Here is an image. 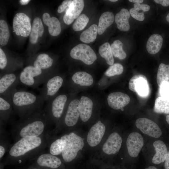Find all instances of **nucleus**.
I'll return each mask as SVG.
<instances>
[{
	"mask_svg": "<svg viewBox=\"0 0 169 169\" xmlns=\"http://www.w3.org/2000/svg\"><path fill=\"white\" fill-rule=\"evenodd\" d=\"M66 132L60 136L64 143L61 155L65 162H69L76 157L79 152L84 147V142L83 138L74 132Z\"/></svg>",
	"mask_w": 169,
	"mask_h": 169,
	"instance_id": "obj_6",
	"label": "nucleus"
},
{
	"mask_svg": "<svg viewBox=\"0 0 169 169\" xmlns=\"http://www.w3.org/2000/svg\"><path fill=\"white\" fill-rule=\"evenodd\" d=\"M0 125V159L1 160L7 153L11 145L8 135L4 128Z\"/></svg>",
	"mask_w": 169,
	"mask_h": 169,
	"instance_id": "obj_31",
	"label": "nucleus"
},
{
	"mask_svg": "<svg viewBox=\"0 0 169 169\" xmlns=\"http://www.w3.org/2000/svg\"><path fill=\"white\" fill-rule=\"evenodd\" d=\"M99 51L100 55L105 59L107 64L111 65L114 64V60L109 43L106 42L102 44L100 47Z\"/></svg>",
	"mask_w": 169,
	"mask_h": 169,
	"instance_id": "obj_33",
	"label": "nucleus"
},
{
	"mask_svg": "<svg viewBox=\"0 0 169 169\" xmlns=\"http://www.w3.org/2000/svg\"><path fill=\"white\" fill-rule=\"evenodd\" d=\"M134 8L138 11L141 10L143 12L148 11L150 9V6L146 4L135 3L134 4Z\"/></svg>",
	"mask_w": 169,
	"mask_h": 169,
	"instance_id": "obj_42",
	"label": "nucleus"
},
{
	"mask_svg": "<svg viewBox=\"0 0 169 169\" xmlns=\"http://www.w3.org/2000/svg\"><path fill=\"white\" fill-rule=\"evenodd\" d=\"M65 82L64 76L54 74L49 78L39 89V95L45 102L59 92Z\"/></svg>",
	"mask_w": 169,
	"mask_h": 169,
	"instance_id": "obj_7",
	"label": "nucleus"
},
{
	"mask_svg": "<svg viewBox=\"0 0 169 169\" xmlns=\"http://www.w3.org/2000/svg\"><path fill=\"white\" fill-rule=\"evenodd\" d=\"M72 0H65L60 5L58 8L57 12L60 13L64 12L67 8L69 5L72 2Z\"/></svg>",
	"mask_w": 169,
	"mask_h": 169,
	"instance_id": "obj_43",
	"label": "nucleus"
},
{
	"mask_svg": "<svg viewBox=\"0 0 169 169\" xmlns=\"http://www.w3.org/2000/svg\"><path fill=\"white\" fill-rule=\"evenodd\" d=\"M36 161L38 166L51 169H57L62 163L61 159L57 156L44 151L37 156Z\"/></svg>",
	"mask_w": 169,
	"mask_h": 169,
	"instance_id": "obj_17",
	"label": "nucleus"
},
{
	"mask_svg": "<svg viewBox=\"0 0 169 169\" xmlns=\"http://www.w3.org/2000/svg\"><path fill=\"white\" fill-rule=\"evenodd\" d=\"M154 111L158 113L169 114V98L158 97L155 101Z\"/></svg>",
	"mask_w": 169,
	"mask_h": 169,
	"instance_id": "obj_32",
	"label": "nucleus"
},
{
	"mask_svg": "<svg viewBox=\"0 0 169 169\" xmlns=\"http://www.w3.org/2000/svg\"><path fill=\"white\" fill-rule=\"evenodd\" d=\"M145 169H157L156 167L153 166H150L146 167Z\"/></svg>",
	"mask_w": 169,
	"mask_h": 169,
	"instance_id": "obj_49",
	"label": "nucleus"
},
{
	"mask_svg": "<svg viewBox=\"0 0 169 169\" xmlns=\"http://www.w3.org/2000/svg\"><path fill=\"white\" fill-rule=\"evenodd\" d=\"M123 44L119 40H116L110 45L113 55L120 59H125L126 54L122 48Z\"/></svg>",
	"mask_w": 169,
	"mask_h": 169,
	"instance_id": "obj_35",
	"label": "nucleus"
},
{
	"mask_svg": "<svg viewBox=\"0 0 169 169\" xmlns=\"http://www.w3.org/2000/svg\"><path fill=\"white\" fill-rule=\"evenodd\" d=\"M129 1L132 3H142L143 1V0H129Z\"/></svg>",
	"mask_w": 169,
	"mask_h": 169,
	"instance_id": "obj_47",
	"label": "nucleus"
},
{
	"mask_svg": "<svg viewBox=\"0 0 169 169\" xmlns=\"http://www.w3.org/2000/svg\"><path fill=\"white\" fill-rule=\"evenodd\" d=\"M153 145L156 152L152 159V163L155 164H158L164 162L168 152L166 145L161 140L155 141Z\"/></svg>",
	"mask_w": 169,
	"mask_h": 169,
	"instance_id": "obj_24",
	"label": "nucleus"
},
{
	"mask_svg": "<svg viewBox=\"0 0 169 169\" xmlns=\"http://www.w3.org/2000/svg\"><path fill=\"white\" fill-rule=\"evenodd\" d=\"M122 140L120 135L116 132L111 133L102 147V151L108 155L115 154L120 151Z\"/></svg>",
	"mask_w": 169,
	"mask_h": 169,
	"instance_id": "obj_16",
	"label": "nucleus"
},
{
	"mask_svg": "<svg viewBox=\"0 0 169 169\" xmlns=\"http://www.w3.org/2000/svg\"><path fill=\"white\" fill-rule=\"evenodd\" d=\"M109 1H110V2H116L117 1H118V0H109Z\"/></svg>",
	"mask_w": 169,
	"mask_h": 169,
	"instance_id": "obj_51",
	"label": "nucleus"
},
{
	"mask_svg": "<svg viewBox=\"0 0 169 169\" xmlns=\"http://www.w3.org/2000/svg\"><path fill=\"white\" fill-rule=\"evenodd\" d=\"M130 100V97L127 95L120 92L111 93L107 98L109 106L115 110H123V108L129 104Z\"/></svg>",
	"mask_w": 169,
	"mask_h": 169,
	"instance_id": "obj_19",
	"label": "nucleus"
},
{
	"mask_svg": "<svg viewBox=\"0 0 169 169\" xmlns=\"http://www.w3.org/2000/svg\"><path fill=\"white\" fill-rule=\"evenodd\" d=\"M114 16L111 12L103 13L100 17L98 26V33L100 35L103 34L106 29L113 22Z\"/></svg>",
	"mask_w": 169,
	"mask_h": 169,
	"instance_id": "obj_29",
	"label": "nucleus"
},
{
	"mask_svg": "<svg viewBox=\"0 0 169 169\" xmlns=\"http://www.w3.org/2000/svg\"><path fill=\"white\" fill-rule=\"evenodd\" d=\"M130 17L129 12L126 9L122 8L115 17V21L117 27L122 31H127L130 28L129 19Z\"/></svg>",
	"mask_w": 169,
	"mask_h": 169,
	"instance_id": "obj_25",
	"label": "nucleus"
},
{
	"mask_svg": "<svg viewBox=\"0 0 169 169\" xmlns=\"http://www.w3.org/2000/svg\"><path fill=\"white\" fill-rule=\"evenodd\" d=\"M166 120L167 122L169 124V115L166 116Z\"/></svg>",
	"mask_w": 169,
	"mask_h": 169,
	"instance_id": "obj_50",
	"label": "nucleus"
},
{
	"mask_svg": "<svg viewBox=\"0 0 169 169\" xmlns=\"http://www.w3.org/2000/svg\"><path fill=\"white\" fill-rule=\"evenodd\" d=\"M31 28L30 19L28 16L22 13L15 15L13 19V28L17 35L27 37L30 34Z\"/></svg>",
	"mask_w": 169,
	"mask_h": 169,
	"instance_id": "obj_10",
	"label": "nucleus"
},
{
	"mask_svg": "<svg viewBox=\"0 0 169 169\" xmlns=\"http://www.w3.org/2000/svg\"><path fill=\"white\" fill-rule=\"evenodd\" d=\"M54 63V59L49 54L43 53L38 55L33 61V66L36 68L52 74H54L49 70Z\"/></svg>",
	"mask_w": 169,
	"mask_h": 169,
	"instance_id": "obj_21",
	"label": "nucleus"
},
{
	"mask_svg": "<svg viewBox=\"0 0 169 169\" xmlns=\"http://www.w3.org/2000/svg\"><path fill=\"white\" fill-rule=\"evenodd\" d=\"M19 84V74L12 72L0 75V96L10 98L11 91Z\"/></svg>",
	"mask_w": 169,
	"mask_h": 169,
	"instance_id": "obj_9",
	"label": "nucleus"
},
{
	"mask_svg": "<svg viewBox=\"0 0 169 169\" xmlns=\"http://www.w3.org/2000/svg\"><path fill=\"white\" fill-rule=\"evenodd\" d=\"M11 136L15 141L24 137H35L46 135L51 130V125L43 109L19 118L12 124Z\"/></svg>",
	"mask_w": 169,
	"mask_h": 169,
	"instance_id": "obj_1",
	"label": "nucleus"
},
{
	"mask_svg": "<svg viewBox=\"0 0 169 169\" xmlns=\"http://www.w3.org/2000/svg\"><path fill=\"white\" fill-rule=\"evenodd\" d=\"M10 37L8 26L3 20H0V44L3 46L7 45Z\"/></svg>",
	"mask_w": 169,
	"mask_h": 169,
	"instance_id": "obj_36",
	"label": "nucleus"
},
{
	"mask_svg": "<svg viewBox=\"0 0 169 169\" xmlns=\"http://www.w3.org/2000/svg\"><path fill=\"white\" fill-rule=\"evenodd\" d=\"M44 30L41 20L38 17L35 18L33 21L31 31L29 36L30 42L35 44L37 41L38 37L43 35Z\"/></svg>",
	"mask_w": 169,
	"mask_h": 169,
	"instance_id": "obj_28",
	"label": "nucleus"
},
{
	"mask_svg": "<svg viewBox=\"0 0 169 169\" xmlns=\"http://www.w3.org/2000/svg\"><path fill=\"white\" fill-rule=\"evenodd\" d=\"M80 102V118L83 122H86L91 116L93 102L90 98L84 95L81 97Z\"/></svg>",
	"mask_w": 169,
	"mask_h": 169,
	"instance_id": "obj_20",
	"label": "nucleus"
},
{
	"mask_svg": "<svg viewBox=\"0 0 169 169\" xmlns=\"http://www.w3.org/2000/svg\"><path fill=\"white\" fill-rule=\"evenodd\" d=\"M10 98L16 115L19 118L43 109L45 101L39 95L24 89H13Z\"/></svg>",
	"mask_w": 169,
	"mask_h": 169,
	"instance_id": "obj_3",
	"label": "nucleus"
},
{
	"mask_svg": "<svg viewBox=\"0 0 169 169\" xmlns=\"http://www.w3.org/2000/svg\"><path fill=\"white\" fill-rule=\"evenodd\" d=\"M42 18L44 24L48 27L49 32L51 35L55 36L60 33L61 27L57 18L54 17H51L49 14L45 13L43 15Z\"/></svg>",
	"mask_w": 169,
	"mask_h": 169,
	"instance_id": "obj_22",
	"label": "nucleus"
},
{
	"mask_svg": "<svg viewBox=\"0 0 169 169\" xmlns=\"http://www.w3.org/2000/svg\"><path fill=\"white\" fill-rule=\"evenodd\" d=\"M163 41L162 37L159 34L151 35L148 39L146 45L148 52L152 54L158 53L162 47Z\"/></svg>",
	"mask_w": 169,
	"mask_h": 169,
	"instance_id": "obj_26",
	"label": "nucleus"
},
{
	"mask_svg": "<svg viewBox=\"0 0 169 169\" xmlns=\"http://www.w3.org/2000/svg\"><path fill=\"white\" fill-rule=\"evenodd\" d=\"M7 58L6 55L1 49H0V69L3 72L0 74H2L4 71L7 65Z\"/></svg>",
	"mask_w": 169,
	"mask_h": 169,
	"instance_id": "obj_41",
	"label": "nucleus"
},
{
	"mask_svg": "<svg viewBox=\"0 0 169 169\" xmlns=\"http://www.w3.org/2000/svg\"><path fill=\"white\" fill-rule=\"evenodd\" d=\"M126 144L129 155L132 157H136L144 145L142 136L136 132L131 133L127 137Z\"/></svg>",
	"mask_w": 169,
	"mask_h": 169,
	"instance_id": "obj_15",
	"label": "nucleus"
},
{
	"mask_svg": "<svg viewBox=\"0 0 169 169\" xmlns=\"http://www.w3.org/2000/svg\"><path fill=\"white\" fill-rule=\"evenodd\" d=\"M54 74L45 72L32 65L24 67L19 74L20 84L33 89L37 88Z\"/></svg>",
	"mask_w": 169,
	"mask_h": 169,
	"instance_id": "obj_5",
	"label": "nucleus"
},
{
	"mask_svg": "<svg viewBox=\"0 0 169 169\" xmlns=\"http://www.w3.org/2000/svg\"><path fill=\"white\" fill-rule=\"evenodd\" d=\"M30 1V0H20L19 1V3L22 5H26Z\"/></svg>",
	"mask_w": 169,
	"mask_h": 169,
	"instance_id": "obj_46",
	"label": "nucleus"
},
{
	"mask_svg": "<svg viewBox=\"0 0 169 169\" xmlns=\"http://www.w3.org/2000/svg\"><path fill=\"white\" fill-rule=\"evenodd\" d=\"M84 6L83 0H74L67 8L63 17V20L65 24L69 25L75 19H76L83 10Z\"/></svg>",
	"mask_w": 169,
	"mask_h": 169,
	"instance_id": "obj_18",
	"label": "nucleus"
},
{
	"mask_svg": "<svg viewBox=\"0 0 169 169\" xmlns=\"http://www.w3.org/2000/svg\"><path fill=\"white\" fill-rule=\"evenodd\" d=\"M73 59L80 60L87 65L93 64L97 59V56L93 49L88 45L81 44L74 47L70 53Z\"/></svg>",
	"mask_w": 169,
	"mask_h": 169,
	"instance_id": "obj_8",
	"label": "nucleus"
},
{
	"mask_svg": "<svg viewBox=\"0 0 169 169\" xmlns=\"http://www.w3.org/2000/svg\"><path fill=\"white\" fill-rule=\"evenodd\" d=\"M129 12L131 16L137 20L142 21L145 18V16L143 12H139L138 11L134 8L130 9Z\"/></svg>",
	"mask_w": 169,
	"mask_h": 169,
	"instance_id": "obj_40",
	"label": "nucleus"
},
{
	"mask_svg": "<svg viewBox=\"0 0 169 169\" xmlns=\"http://www.w3.org/2000/svg\"><path fill=\"white\" fill-rule=\"evenodd\" d=\"M164 166L165 169H169V151L167 152L165 160Z\"/></svg>",
	"mask_w": 169,
	"mask_h": 169,
	"instance_id": "obj_45",
	"label": "nucleus"
},
{
	"mask_svg": "<svg viewBox=\"0 0 169 169\" xmlns=\"http://www.w3.org/2000/svg\"><path fill=\"white\" fill-rule=\"evenodd\" d=\"M65 92L58 93L45 102L43 110L49 123L56 125L63 116L69 101Z\"/></svg>",
	"mask_w": 169,
	"mask_h": 169,
	"instance_id": "obj_4",
	"label": "nucleus"
},
{
	"mask_svg": "<svg viewBox=\"0 0 169 169\" xmlns=\"http://www.w3.org/2000/svg\"><path fill=\"white\" fill-rule=\"evenodd\" d=\"M15 115L11 99L0 96V124L4 126L8 123L11 125L15 121L13 119Z\"/></svg>",
	"mask_w": 169,
	"mask_h": 169,
	"instance_id": "obj_13",
	"label": "nucleus"
},
{
	"mask_svg": "<svg viewBox=\"0 0 169 169\" xmlns=\"http://www.w3.org/2000/svg\"><path fill=\"white\" fill-rule=\"evenodd\" d=\"M89 21L88 17L85 14L80 15L74 23L72 28L75 31H79L83 29Z\"/></svg>",
	"mask_w": 169,
	"mask_h": 169,
	"instance_id": "obj_37",
	"label": "nucleus"
},
{
	"mask_svg": "<svg viewBox=\"0 0 169 169\" xmlns=\"http://www.w3.org/2000/svg\"><path fill=\"white\" fill-rule=\"evenodd\" d=\"M165 19L166 22L169 23V13L166 15Z\"/></svg>",
	"mask_w": 169,
	"mask_h": 169,
	"instance_id": "obj_48",
	"label": "nucleus"
},
{
	"mask_svg": "<svg viewBox=\"0 0 169 169\" xmlns=\"http://www.w3.org/2000/svg\"><path fill=\"white\" fill-rule=\"evenodd\" d=\"M105 131V126L100 120L93 125L87 135V141L89 145L91 147L98 145L101 141Z\"/></svg>",
	"mask_w": 169,
	"mask_h": 169,
	"instance_id": "obj_14",
	"label": "nucleus"
},
{
	"mask_svg": "<svg viewBox=\"0 0 169 169\" xmlns=\"http://www.w3.org/2000/svg\"><path fill=\"white\" fill-rule=\"evenodd\" d=\"M98 33V26L95 24L91 25L81 34L80 39L82 42L89 43L96 39Z\"/></svg>",
	"mask_w": 169,
	"mask_h": 169,
	"instance_id": "obj_30",
	"label": "nucleus"
},
{
	"mask_svg": "<svg viewBox=\"0 0 169 169\" xmlns=\"http://www.w3.org/2000/svg\"><path fill=\"white\" fill-rule=\"evenodd\" d=\"M159 87V92L161 96L169 98V82H163Z\"/></svg>",
	"mask_w": 169,
	"mask_h": 169,
	"instance_id": "obj_39",
	"label": "nucleus"
},
{
	"mask_svg": "<svg viewBox=\"0 0 169 169\" xmlns=\"http://www.w3.org/2000/svg\"><path fill=\"white\" fill-rule=\"evenodd\" d=\"M123 71L122 65L119 63H115L111 65L106 70L105 75L108 77H112L121 74Z\"/></svg>",
	"mask_w": 169,
	"mask_h": 169,
	"instance_id": "obj_38",
	"label": "nucleus"
},
{
	"mask_svg": "<svg viewBox=\"0 0 169 169\" xmlns=\"http://www.w3.org/2000/svg\"><path fill=\"white\" fill-rule=\"evenodd\" d=\"M156 81L159 87L164 81L169 82V64L163 63L160 64L157 71Z\"/></svg>",
	"mask_w": 169,
	"mask_h": 169,
	"instance_id": "obj_34",
	"label": "nucleus"
},
{
	"mask_svg": "<svg viewBox=\"0 0 169 169\" xmlns=\"http://www.w3.org/2000/svg\"><path fill=\"white\" fill-rule=\"evenodd\" d=\"M136 127L143 133L154 138H159L162 131L158 125L152 120L145 118H140L135 122Z\"/></svg>",
	"mask_w": 169,
	"mask_h": 169,
	"instance_id": "obj_12",
	"label": "nucleus"
},
{
	"mask_svg": "<svg viewBox=\"0 0 169 169\" xmlns=\"http://www.w3.org/2000/svg\"><path fill=\"white\" fill-rule=\"evenodd\" d=\"M129 89L136 92L140 96L145 98L150 93V87L147 79L145 75L139 74L133 76L129 83Z\"/></svg>",
	"mask_w": 169,
	"mask_h": 169,
	"instance_id": "obj_11",
	"label": "nucleus"
},
{
	"mask_svg": "<svg viewBox=\"0 0 169 169\" xmlns=\"http://www.w3.org/2000/svg\"><path fill=\"white\" fill-rule=\"evenodd\" d=\"M154 1L164 7L169 6V0H155Z\"/></svg>",
	"mask_w": 169,
	"mask_h": 169,
	"instance_id": "obj_44",
	"label": "nucleus"
},
{
	"mask_svg": "<svg viewBox=\"0 0 169 169\" xmlns=\"http://www.w3.org/2000/svg\"><path fill=\"white\" fill-rule=\"evenodd\" d=\"M49 134L38 137L23 138L14 141L6 155V159L21 163L23 160L37 157L47 147Z\"/></svg>",
	"mask_w": 169,
	"mask_h": 169,
	"instance_id": "obj_2",
	"label": "nucleus"
},
{
	"mask_svg": "<svg viewBox=\"0 0 169 169\" xmlns=\"http://www.w3.org/2000/svg\"><path fill=\"white\" fill-rule=\"evenodd\" d=\"M64 146L63 141L60 137L51 135L49 133L47 147L48 152L56 156L61 155Z\"/></svg>",
	"mask_w": 169,
	"mask_h": 169,
	"instance_id": "obj_23",
	"label": "nucleus"
},
{
	"mask_svg": "<svg viewBox=\"0 0 169 169\" xmlns=\"http://www.w3.org/2000/svg\"><path fill=\"white\" fill-rule=\"evenodd\" d=\"M71 81L81 86H89L94 83V79L90 74L84 71H78L74 73L71 77Z\"/></svg>",
	"mask_w": 169,
	"mask_h": 169,
	"instance_id": "obj_27",
	"label": "nucleus"
},
{
	"mask_svg": "<svg viewBox=\"0 0 169 169\" xmlns=\"http://www.w3.org/2000/svg\"><path fill=\"white\" fill-rule=\"evenodd\" d=\"M38 169V168H30V169Z\"/></svg>",
	"mask_w": 169,
	"mask_h": 169,
	"instance_id": "obj_52",
	"label": "nucleus"
}]
</instances>
